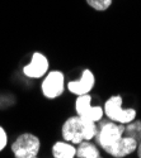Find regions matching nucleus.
<instances>
[{
    "mask_svg": "<svg viewBox=\"0 0 141 158\" xmlns=\"http://www.w3.org/2000/svg\"><path fill=\"white\" fill-rule=\"evenodd\" d=\"M123 133L125 124L109 120L97 131L95 139L98 146H100L106 153L114 158H123L132 154L139 146V143L134 138L127 137Z\"/></svg>",
    "mask_w": 141,
    "mask_h": 158,
    "instance_id": "obj_1",
    "label": "nucleus"
},
{
    "mask_svg": "<svg viewBox=\"0 0 141 158\" xmlns=\"http://www.w3.org/2000/svg\"><path fill=\"white\" fill-rule=\"evenodd\" d=\"M97 123L82 119L79 115H73L64 122L61 127V135L64 140L78 144L83 140H92L97 135Z\"/></svg>",
    "mask_w": 141,
    "mask_h": 158,
    "instance_id": "obj_2",
    "label": "nucleus"
},
{
    "mask_svg": "<svg viewBox=\"0 0 141 158\" xmlns=\"http://www.w3.org/2000/svg\"><path fill=\"white\" fill-rule=\"evenodd\" d=\"M10 149L15 158H37L41 151V139L36 134L25 131L14 139Z\"/></svg>",
    "mask_w": 141,
    "mask_h": 158,
    "instance_id": "obj_3",
    "label": "nucleus"
},
{
    "mask_svg": "<svg viewBox=\"0 0 141 158\" xmlns=\"http://www.w3.org/2000/svg\"><path fill=\"white\" fill-rule=\"evenodd\" d=\"M122 104H123V99L121 95H113L108 98L103 105L104 115L109 120L120 123V124H127L135 120L137 115L136 110L132 108L123 109Z\"/></svg>",
    "mask_w": 141,
    "mask_h": 158,
    "instance_id": "obj_4",
    "label": "nucleus"
},
{
    "mask_svg": "<svg viewBox=\"0 0 141 158\" xmlns=\"http://www.w3.org/2000/svg\"><path fill=\"white\" fill-rule=\"evenodd\" d=\"M41 82V93L48 100L60 98L66 89L65 75L60 70H51L43 77Z\"/></svg>",
    "mask_w": 141,
    "mask_h": 158,
    "instance_id": "obj_5",
    "label": "nucleus"
},
{
    "mask_svg": "<svg viewBox=\"0 0 141 158\" xmlns=\"http://www.w3.org/2000/svg\"><path fill=\"white\" fill-rule=\"evenodd\" d=\"M75 111L76 115H79L82 119L92 120V122H99L104 116L103 106L92 104V96L89 94L76 96L75 100Z\"/></svg>",
    "mask_w": 141,
    "mask_h": 158,
    "instance_id": "obj_6",
    "label": "nucleus"
},
{
    "mask_svg": "<svg viewBox=\"0 0 141 158\" xmlns=\"http://www.w3.org/2000/svg\"><path fill=\"white\" fill-rule=\"evenodd\" d=\"M23 75L32 80H40L50 71V61L42 52H34L29 62L23 67Z\"/></svg>",
    "mask_w": 141,
    "mask_h": 158,
    "instance_id": "obj_7",
    "label": "nucleus"
},
{
    "mask_svg": "<svg viewBox=\"0 0 141 158\" xmlns=\"http://www.w3.org/2000/svg\"><path fill=\"white\" fill-rule=\"evenodd\" d=\"M95 86V76L92 70L85 69L82 72V76L79 80H74L69 81L66 84V89L70 91L71 94L79 96V95H85V94H90L92 90Z\"/></svg>",
    "mask_w": 141,
    "mask_h": 158,
    "instance_id": "obj_8",
    "label": "nucleus"
},
{
    "mask_svg": "<svg viewBox=\"0 0 141 158\" xmlns=\"http://www.w3.org/2000/svg\"><path fill=\"white\" fill-rule=\"evenodd\" d=\"M54 158H75L76 157V147L75 144L68 140H59L51 148Z\"/></svg>",
    "mask_w": 141,
    "mask_h": 158,
    "instance_id": "obj_9",
    "label": "nucleus"
},
{
    "mask_svg": "<svg viewBox=\"0 0 141 158\" xmlns=\"http://www.w3.org/2000/svg\"><path fill=\"white\" fill-rule=\"evenodd\" d=\"M76 157L78 158H100V152L90 140H83L76 147Z\"/></svg>",
    "mask_w": 141,
    "mask_h": 158,
    "instance_id": "obj_10",
    "label": "nucleus"
},
{
    "mask_svg": "<svg viewBox=\"0 0 141 158\" xmlns=\"http://www.w3.org/2000/svg\"><path fill=\"white\" fill-rule=\"evenodd\" d=\"M125 135L134 138L137 143L141 142V120H132L125 124Z\"/></svg>",
    "mask_w": 141,
    "mask_h": 158,
    "instance_id": "obj_11",
    "label": "nucleus"
},
{
    "mask_svg": "<svg viewBox=\"0 0 141 158\" xmlns=\"http://www.w3.org/2000/svg\"><path fill=\"white\" fill-rule=\"evenodd\" d=\"M86 4L97 11H106L111 8L112 0H85Z\"/></svg>",
    "mask_w": 141,
    "mask_h": 158,
    "instance_id": "obj_12",
    "label": "nucleus"
},
{
    "mask_svg": "<svg viewBox=\"0 0 141 158\" xmlns=\"http://www.w3.org/2000/svg\"><path fill=\"white\" fill-rule=\"evenodd\" d=\"M8 142H9V137H8V133L4 127L0 125V153H2L7 146H8Z\"/></svg>",
    "mask_w": 141,
    "mask_h": 158,
    "instance_id": "obj_13",
    "label": "nucleus"
},
{
    "mask_svg": "<svg viewBox=\"0 0 141 158\" xmlns=\"http://www.w3.org/2000/svg\"><path fill=\"white\" fill-rule=\"evenodd\" d=\"M8 94H0V109H5V108H9L11 106L14 102L11 101H5V98H7Z\"/></svg>",
    "mask_w": 141,
    "mask_h": 158,
    "instance_id": "obj_14",
    "label": "nucleus"
},
{
    "mask_svg": "<svg viewBox=\"0 0 141 158\" xmlns=\"http://www.w3.org/2000/svg\"><path fill=\"white\" fill-rule=\"evenodd\" d=\"M136 151H137V157L141 158V142L139 143V146H137V149H136Z\"/></svg>",
    "mask_w": 141,
    "mask_h": 158,
    "instance_id": "obj_15",
    "label": "nucleus"
}]
</instances>
